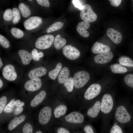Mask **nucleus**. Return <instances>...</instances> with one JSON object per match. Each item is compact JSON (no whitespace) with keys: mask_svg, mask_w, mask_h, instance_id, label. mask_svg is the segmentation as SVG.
Wrapping results in <instances>:
<instances>
[{"mask_svg":"<svg viewBox=\"0 0 133 133\" xmlns=\"http://www.w3.org/2000/svg\"><path fill=\"white\" fill-rule=\"evenodd\" d=\"M64 25L62 22L59 21L55 22L50 26L47 29L46 32L47 33H50L61 29Z\"/></svg>","mask_w":133,"mask_h":133,"instance_id":"obj_29","label":"nucleus"},{"mask_svg":"<svg viewBox=\"0 0 133 133\" xmlns=\"http://www.w3.org/2000/svg\"><path fill=\"white\" fill-rule=\"evenodd\" d=\"M111 4L113 6L117 7L119 6L121 1V0H110Z\"/></svg>","mask_w":133,"mask_h":133,"instance_id":"obj_44","label":"nucleus"},{"mask_svg":"<svg viewBox=\"0 0 133 133\" xmlns=\"http://www.w3.org/2000/svg\"><path fill=\"white\" fill-rule=\"evenodd\" d=\"M3 85V82L0 79V88H1Z\"/></svg>","mask_w":133,"mask_h":133,"instance_id":"obj_48","label":"nucleus"},{"mask_svg":"<svg viewBox=\"0 0 133 133\" xmlns=\"http://www.w3.org/2000/svg\"><path fill=\"white\" fill-rule=\"evenodd\" d=\"M42 85L41 79L39 78L31 79L25 84L24 87L28 91H34L39 89Z\"/></svg>","mask_w":133,"mask_h":133,"instance_id":"obj_11","label":"nucleus"},{"mask_svg":"<svg viewBox=\"0 0 133 133\" xmlns=\"http://www.w3.org/2000/svg\"><path fill=\"white\" fill-rule=\"evenodd\" d=\"M33 57V59L36 61H38L40 58L43 57L44 54L42 52H38L35 49H33L31 53Z\"/></svg>","mask_w":133,"mask_h":133,"instance_id":"obj_35","label":"nucleus"},{"mask_svg":"<svg viewBox=\"0 0 133 133\" xmlns=\"http://www.w3.org/2000/svg\"><path fill=\"white\" fill-rule=\"evenodd\" d=\"M23 133H32L33 127L31 124L29 123L25 124L22 129Z\"/></svg>","mask_w":133,"mask_h":133,"instance_id":"obj_39","label":"nucleus"},{"mask_svg":"<svg viewBox=\"0 0 133 133\" xmlns=\"http://www.w3.org/2000/svg\"><path fill=\"white\" fill-rule=\"evenodd\" d=\"M3 64L1 59V58H0V68L2 66Z\"/></svg>","mask_w":133,"mask_h":133,"instance_id":"obj_49","label":"nucleus"},{"mask_svg":"<svg viewBox=\"0 0 133 133\" xmlns=\"http://www.w3.org/2000/svg\"><path fill=\"white\" fill-rule=\"evenodd\" d=\"M18 54L22 63L24 65L29 64L33 59L32 54L26 50H20L18 51Z\"/></svg>","mask_w":133,"mask_h":133,"instance_id":"obj_19","label":"nucleus"},{"mask_svg":"<svg viewBox=\"0 0 133 133\" xmlns=\"http://www.w3.org/2000/svg\"><path fill=\"white\" fill-rule=\"evenodd\" d=\"M26 118L25 116L22 115L18 117L15 116L10 122L8 125V129L11 131L18 125L23 122Z\"/></svg>","mask_w":133,"mask_h":133,"instance_id":"obj_21","label":"nucleus"},{"mask_svg":"<svg viewBox=\"0 0 133 133\" xmlns=\"http://www.w3.org/2000/svg\"><path fill=\"white\" fill-rule=\"evenodd\" d=\"M125 83L129 86L133 88V74H129L124 78Z\"/></svg>","mask_w":133,"mask_h":133,"instance_id":"obj_36","label":"nucleus"},{"mask_svg":"<svg viewBox=\"0 0 133 133\" xmlns=\"http://www.w3.org/2000/svg\"><path fill=\"white\" fill-rule=\"evenodd\" d=\"M13 15V11L11 9H6L3 15V18L6 21H9L12 19Z\"/></svg>","mask_w":133,"mask_h":133,"instance_id":"obj_34","label":"nucleus"},{"mask_svg":"<svg viewBox=\"0 0 133 133\" xmlns=\"http://www.w3.org/2000/svg\"><path fill=\"white\" fill-rule=\"evenodd\" d=\"M58 133H70L66 129L62 127L59 128L57 131Z\"/></svg>","mask_w":133,"mask_h":133,"instance_id":"obj_46","label":"nucleus"},{"mask_svg":"<svg viewBox=\"0 0 133 133\" xmlns=\"http://www.w3.org/2000/svg\"><path fill=\"white\" fill-rule=\"evenodd\" d=\"M114 102L111 95L108 94L103 96L101 102L100 111L104 114H107L112 111L114 106Z\"/></svg>","mask_w":133,"mask_h":133,"instance_id":"obj_4","label":"nucleus"},{"mask_svg":"<svg viewBox=\"0 0 133 133\" xmlns=\"http://www.w3.org/2000/svg\"><path fill=\"white\" fill-rule=\"evenodd\" d=\"M35 133H42L41 131H38L36 132Z\"/></svg>","mask_w":133,"mask_h":133,"instance_id":"obj_51","label":"nucleus"},{"mask_svg":"<svg viewBox=\"0 0 133 133\" xmlns=\"http://www.w3.org/2000/svg\"><path fill=\"white\" fill-rule=\"evenodd\" d=\"M110 68L111 71L115 73H123L126 72L127 71L126 67L117 63L111 65Z\"/></svg>","mask_w":133,"mask_h":133,"instance_id":"obj_24","label":"nucleus"},{"mask_svg":"<svg viewBox=\"0 0 133 133\" xmlns=\"http://www.w3.org/2000/svg\"><path fill=\"white\" fill-rule=\"evenodd\" d=\"M67 110V107L65 105L61 104L58 106L54 111L55 117L58 118L61 116L64 115L66 113Z\"/></svg>","mask_w":133,"mask_h":133,"instance_id":"obj_25","label":"nucleus"},{"mask_svg":"<svg viewBox=\"0 0 133 133\" xmlns=\"http://www.w3.org/2000/svg\"><path fill=\"white\" fill-rule=\"evenodd\" d=\"M23 110L22 107H16L14 110V113L15 115H18L21 113L23 111Z\"/></svg>","mask_w":133,"mask_h":133,"instance_id":"obj_45","label":"nucleus"},{"mask_svg":"<svg viewBox=\"0 0 133 133\" xmlns=\"http://www.w3.org/2000/svg\"><path fill=\"white\" fill-rule=\"evenodd\" d=\"M15 106L16 107H22L21 104V102L19 100H17L15 101Z\"/></svg>","mask_w":133,"mask_h":133,"instance_id":"obj_47","label":"nucleus"},{"mask_svg":"<svg viewBox=\"0 0 133 133\" xmlns=\"http://www.w3.org/2000/svg\"><path fill=\"white\" fill-rule=\"evenodd\" d=\"M69 74V70L67 67L63 68L58 75L57 79L58 83L60 84L64 83L68 78Z\"/></svg>","mask_w":133,"mask_h":133,"instance_id":"obj_22","label":"nucleus"},{"mask_svg":"<svg viewBox=\"0 0 133 133\" xmlns=\"http://www.w3.org/2000/svg\"><path fill=\"white\" fill-rule=\"evenodd\" d=\"M80 1L79 0H72V2L74 7L78 8L81 10L83 8V5H82Z\"/></svg>","mask_w":133,"mask_h":133,"instance_id":"obj_42","label":"nucleus"},{"mask_svg":"<svg viewBox=\"0 0 133 133\" xmlns=\"http://www.w3.org/2000/svg\"><path fill=\"white\" fill-rule=\"evenodd\" d=\"M63 53L67 58L71 60H74L79 58L80 55L79 50L71 45H67L63 49Z\"/></svg>","mask_w":133,"mask_h":133,"instance_id":"obj_6","label":"nucleus"},{"mask_svg":"<svg viewBox=\"0 0 133 133\" xmlns=\"http://www.w3.org/2000/svg\"><path fill=\"white\" fill-rule=\"evenodd\" d=\"M11 32L13 36L17 39L22 38L24 35V33L22 30L16 27L12 28L11 30Z\"/></svg>","mask_w":133,"mask_h":133,"instance_id":"obj_30","label":"nucleus"},{"mask_svg":"<svg viewBox=\"0 0 133 133\" xmlns=\"http://www.w3.org/2000/svg\"><path fill=\"white\" fill-rule=\"evenodd\" d=\"M15 100L13 99L5 107L3 111L5 113H10L14 110L15 106Z\"/></svg>","mask_w":133,"mask_h":133,"instance_id":"obj_31","label":"nucleus"},{"mask_svg":"<svg viewBox=\"0 0 133 133\" xmlns=\"http://www.w3.org/2000/svg\"><path fill=\"white\" fill-rule=\"evenodd\" d=\"M90 26L89 22L83 21H82L77 25V31L82 36L85 38L89 36V34L86 30Z\"/></svg>","mask_w":133,"mask_h":133,"instance_id":"obj_15","label":"nucleus"},{"mask_svg":"<svg viewBox=\"0 0 133 133\" xmlns=\"http://www.w3.org/2000/svg\"><path fill=\"white\" fill-rule=\"evenodd\" d=\"M54 37L51 34L45 35L38 38L35 43L36 47L39 49L44 50L48 49L52 45Z\"/></svg>","mask_w":133,"mask_h":133,"instance_id":"obj_3","label":"nucleus"},{"mask_svg":"<svg viewBox=\"0 0 133 133\" xmlns=\"http://www.w3.org/2000/svg\"><path fill=\"white\" fill-rule=\"evenodd\" d=\"M115 116L118 122L123 123L129 122L131 118V116L126 108L122 105L119 106L117 108Z\"/></svg>","mask_w":133,"mask_h":133,"instance_id":"obj_5","label":"nucleus"},{"mask_svg":"<svg viewBox=\"0 0 133 133\" xmlns=\"http://www.w3.org/2000/svg\"><path fill=\"white\" fill-rule=\"evenodd\" d=\"M29 1H32V0H29Z\"/></svg>","mask_w":133,"mask_h":133,"instance_id":"obj_52","label":"nucleus"},{"mask_svg":"<svg viewBox=\"0 0 133 133\" xmlns=\"http://www.w3.org/2000/svg\"><path fill=\"white\" fill-rule=\"evenodd\" d=\"M62 67V64L59 62L57 64L55 68L49 72L48 75L49 77L52 80H55L56 78Z\"/></svg>","mask_w":133,"mask_h":133,"instance_id":"obj_27","label":"nucleus"},{"mask_svg":"<svg viewBox=\"0 0 133 133\" xmlns=\"http://www.w3.org/2000/svg\"><path fill=\"white\" fill-rule=\"evenodd\" d=\"M101 102L99 101L96 102L93 106L88 109L87 114L89 117L94 118L99 115L100 110Z\"/></svg>","mask_w":133,"mask_h":133,"instance_id":"obj_18","label":"nucleus"},{"mask_svg":"<svg viewBox=\"0 0 133 133\" xmlns=\"http://www.w3.org/2000/svg\"><path fill=\"white\" fill-rule=\"evenodd\" d=\"M107 34L108 36L116 44H119L122 40V35L121 33L113 28L108 29L107 31Z\"/></svg>","mask_w":133,"mask_h":133,"instance_id":"obj_14","label":"nucleus"},{"mask_svg":"<svg viewBox=\"0 0 133 133\" xmlns=\"http://www.w3.org/2000/svg\"><path fill=\"white\" fill-rule=\"evenodd\" d=\"M36 1L38 4L43 6L49 7L50 5L48 0H36Z\"/></svg>","mask_w":133,"mask_h":133,"instance_id":"obj_41","label":"nucleus"},{"mask_svg":"<svg viewBox=\"0 0 133 133\" xmlns=\"http://www.w3.org/2000/svg\"><path fill=\"white\" fill-rule=\"evenodd\" d=\"M83 8L81 10L80 16L83 21L92 22L97 19V16L93 11L91 6L89 4H85L83 5Z\"/></svg>","mask_w":133,"mask_h":133,"instance_id":"obj_2","label":"nucleus"},{"mask_svg":"<svg viewBox=\"0 0 133 133\" xmlns=\"http://www.w3.org/2000/svg\"><path fill=\"white\" fill-rule=\"evenodd\" d=\"M12 11L13 17L12 22L14 24H16L20 19V13L17 8H14L13 9Z\"/></svg>","mask_w":133,"mask_h":133,"instance_id":"obj_33","label":"nucleus"},{"mask_svg":"<svg viewBox=\"0 0 133 133\" xmlns=\"http://www.w3.org/2000/svg\"><path fill=\"white\" fill-rule=\"evenodd\" d=\"M47 72V70L45 68L39 67L30 70L28 74V77L30 79L38 78L45 75Z\"/></svg>","mask_w":133,"mask_h":133,"instance_id":"obj_17","label":"nucleus"},{"mask_svg":"<svg viewBox=\"0 0 133 133\" xmlns=\"http://www.w3.org/2000/svg\"><path fill=\"white\" fill-rule=\"evenodd\" d=\"M110 50V48L109 46L98 42L94 43L92 49V52L96 54L108 52Z\"/></svg>","mask_w":133,"mask_h":133,"instance_id":"obj_16","label":"nucleus"},{"mask_svg":"<svg viewBox=\"0 0 133 133\" xmlns=\"http://www.w3.org/2000/svg\"><path fill=\"white\" fill-rule=\"evenodd\" d=\"M66 40L62 38L58 34L55 37L54 40V45L55 48L58 50H60L63 47L66 43Z\"/></svg>","mask_w":133,"mask_h":133,"instance_id":"obj_23","label":"nucleus"},{"mask_svg":"<svg viewBox=\"0 0 133 133\" xmlns=\"http://www.w3.org/2000/svg\"><path fill=\"white\" fill-rule=\"evenodd\" d=\"M85 133H94L92 127L90 125H87L84 128Z\"/></svg>","mask_w":133,"mask_h":133,"instance_id":"obj_43","label":"nucleus"},{"mask_svg":"<svg viewBox=\"0 0 133 133\" xmlns=\"http://www.w3.org/2000/svg\"><path fill=\"white\" fill-rule=\"evenodd\" d=\"M7 102V98L5 96H2L0 98V113L1 114L4 110Z\"/></svg>","mask_w":133,"mask_h":133,"instance_id":"obj_38","label":"nucleus"},{"mask_svg":"<svg viewBox=\"0 0 133 133\" xmlns=\"http://www.w3.org/2000/svg\"><path fill=\"white\" fill-rule=\"evenodd\" d=\"M2 75L5 79L10 81H14L17 77L14 67L11 64L4 66L2 69Z\"/></svg>","mask_w":133,"mask_h":133,"instance_id":"obj_9","label":"nucleus"},{"mask_svg":"<svg viewBox=\"0 0 133 133\" xmlns=\"http://www.w3.org/2000/svg\"><path fill=\"white\" fill-rule=\"evenodd\" d=\"M113 57L112 52L109 51L97 55L94 57V60L97 63L105 64L110 61Z\"/></svg>","mask_w":133,"mask_h":133,"instance_id":"obj_13","label":"nucleus"},{"mask_svg":"<svg viewBox=\"0 0 133 133\" xmlns=\"http://www.w3.org/2000/svg\"><path fill=\"white\" fill-rule=\"evenodd\" d=\"M63 84L68 92H71L73 90L74 85L73 78L71 77L68 78Z\"/></svg>","mask_w":133,"mask_h":133,"instance_id":"obj_32","label":"nucleus"},{"mask_svg":"<svg viewBox=\"0 0 133 133\" xmlns=\"http://www.w3.org/2000/svg\"><path fill=\"white\" fill-rule=\"evenodd\" d=\"M42 22L41 18L37 16H33L29 17L24 21V26L26 29L30 30L36 28Z\"/></svg>","mask_w":133,"mask_h":133,"instance_id":"obj_10","label":"nucleus"},{"mask_svg":"<svg viewBox=\"0 0 133 133\" xmlns=\"http://www.w3.org/2000/svg\"><path fill=\"white\" fill-rule=\"evenodd\" d=\"M119 62L121 65L128 67H133V61L129 57L123 56L119 59Z\"/></svg>","mask_w":133,"mask_h":133,"instance_id":"obj_28","label":"nucleus"},{"mask_svg":"<svg viewBox=\"0 0 133 133\" xmlns=\"http://www.w3.org/2000/svg\"><path fill=\"white\" fill-rule=\"evenodd\" d=\"M46 95L45 91L42 90L40 91L31 101L30 103L31 106L34 107L38 105L44 99Z\"/></svg>","mask_w":133,"mask_h":133,"instance_id":"obj_20","label":"nucleus"},{"mask_svg":"<svg viewBox=\"0 0 133 133\" xmlns=\"http://www.w3.org/2000/svg\"><path fill=\"white\" fill-rule=\"evenodd\" d=\"M101 90V86L98 84L94 83L87 88L84 95V98L90 100L95 98L100 93Z\"/></svg>","mask_w":133,"mask_h":133,"instance_id":"obj_7","label":"nucleus"},{"mask_svg":"<svg viewBox=\"0 0 133 133\" xmlns=\"http://www.w3.org/2000/svg\"><path fill=\"white\" fill-rule=\"evenodd\" d=\"M90 78V75L87 72L84 70L78 72L73 77L74 85L77 88H81L87 83Z\"/></svg>","mask_w":133,"mask_h":133,"instance_id":"obj_1","label":"nucleus"},{"mask_svg":"<svg viewBox=\"0 0 133 133\" xmlns=\"http://www.w3.org/2000/svg\"><path fill=\"white\" fill-rule=\"evenodd\" d=\"M0 44L5 48H9L10 46L9 42L7 39L1 34H0Z\"/></svg>","mask_w":133,"mask_h":133,"instance_id":"obj_37","label":"nucleus"},{"mask_svg":"<svg viewBox=\"0 0 133 133\" xmlns=\"http://www.w3.org/2000/svg\"><path fill=\"white\" fill-rule=\"evenodd\" d=\"M52 110L49 106L45 107L40 110L39 113L38 119L41 125H45L50 121L51 116Z\"/></svg>","mask_w":133,"mask_h":133,"instance_id":"obj_8","label":"nucleus"},{"mask_svg":"<svg viewBox=\"0 0 133 133\" xmlns=\"http://www.w3.org/2000/svg\"><path fill=\"white\" fill-rule=\"evenodd\" d=\"M21 104L22 106L24 105L25 104L23 102H21Z\"/></svg>","mask_w":133,"mask_h":133,"instance_id":"obj_50","label":"nucleus"},{"mask_svg":"<svg viewBox=\"0 0 133 133\" xmlns=\"http://www.w3.org/2000/svg\"><path fill=\"white\" fill-rule=\"evenodd\" d=\"M18 8L23 17L27 18L31 15V12L28 6L24 3H20L18 5Z\"/></svg>","mask_w":133,"mask_h":133,"instance_id":"obj_26","label":"nucleus"},{"mask_svg":"<svg viewBox=\"0 0 133 133\" xmlns=\"http://www.w3.org/2000/svg\"><path fill=\"white\" fill-rule=\"evenodd\" d=\"M66 121L70 123H81L84 121L83 116L81 114L76 112H72L65 117Z\"/></svg>","mask_w":133,"mask_h":133,"instance_id":"obj_12","label":"nucleus"},{"mask_svg":"<svg viewBox=\"0 0 133 133\" xmlns=\"http://www.w3.org/2000/svg\"><path fill=\"white\" fill-rule=\"evenodd\" d=\"M110 133H123L121 128L118 125H115L112 127Z\"/></svg>","mask_w":133,"mask_h":133,"instance_id":"obj_40","label":"nucleus"}]
</instances>
